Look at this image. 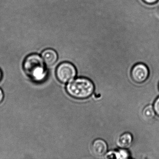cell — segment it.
Wrapping results in <instances>:
<instances>
[{"label":"cell","mask_w":159,"mask_h":159,"mask_svg":"<svg viewBox=\"0 0 159 159\" xmlns=\"http://www.w3.org/2000/svg\"><path fill=\"white\" fill-rule=\"evenodd\" d=\"M66 91L73 98L86 99L93 94L94 91V85L87 78H78L68 83L66 85Z\"/></svg>","instance_id":"6da1fadb"},{"label":"cell","mask_w":159,"mask_h":159,"mask_svg":"<svg viewBox=\"0 0 159 159\" xmlns=\"http://www.w3.org/2000/svg\"><path fill=\"white\" fill-rule=\"evenodd\" d=\"M44 61L42 57L37 54L30 55L25 59L24 69L27 75L34 81L40 82L46 76Z\"/></svg>","instance_id":"7a4b0ae2"},{"label":"cell","mask_w":159,"mask_h":159,"mask_svg":"<svg viewBox=\"0 0 159 159\" xmlns=\"http://www.w3.org/2000/svg\"><path fill=\"white\" fill-rule=\"evenodd\" d=\"M76 75V68L69 62H63L57 68V78L59 81L63 83H67L72 80Z\"/></svg>","instance_id":"3957f363"},{"label":"cell","mask_w":159,"mask_h":159,"mask_svg":"<svg viewBox=\"0 0 159 159\" xmlns=\"http://www.w3.org/2000/svg\"><path fill=\"white\" fill-rule=\"evenodd\" d=\"M132 80L137 83H143L149 76V70L147 66L142 63L135 65L131 71Z\"/></svg>","instance_id":"277c9868"},{"label":"cell","mask_w":159,"mask_h":159,"mask_svg":"<svg viewBox=\"0 0 159 159\" xmlns=\"http://www.w3.org/2000/svg\"><path fill=\"white\" fill-rule=\"evenodd\" d=\"M93 153L98 157L103 156L107 151L108 146L107 142L101 139H98L93 141L91 146Z\"/></svg>","instance_id":"5b68a950"},{"label":"cell","mask_w":159,"mask_h":159,"mask_svg":"<svg viewBox=\"0 0 159 159\" xmlns=\"http://www.w3.org/2000/svg\"><path fill=\"white\" fill-rule=\"evenodd\" d=\"M41 57L44 63L48 66L54 65L58 59L57 53L55 50L52 49L44 50L42 53Z\"/></svg>","instance_id":"8992f818"},{"label":"cell","mask_w":159,"mask_h":159,"mask_svg":"<svg viewBox=\"0 0 159 159\" xmlns=\"http://www.w3.org/2000/svg\"><path fill=\"white\" fill-rule=\"evenodd\" d=\"M133 138L129 133H125L121 135L117 139V145L122 148H127L131 147L133 143Z\"/></svg>","instance_id":"52a82bcc"},{"label":"cell","mask_w":159,"mask_h":159,"mask_svg":"<svg viewBox=\"0 0 159 159\" xmlns=\"http://www.w3.org/2000/svg\"><path fill=\"white\" fill-rule=\"evenodd\" d=\"M142 115L147 120H152L155 115V111L153 107L150 105L146 106L142 111Z\"/></svg>","instance_id":"ba28073f"},{"label":"cell","mask_w":159,"mask_h":159,"mask_svg":"<svg viewBox=\"0 0 159 159\" xmlns=\"http://www.w3.org/2000/svg\"><path fill=\"white\" fill-rule=\"evenodd\" d=\"M118 152H116L117 154H115L116 155V158H120V159H125L127 158L129 156V153L125 149H120L118 151ZM115 155V156H116Z\"/></svg>","instance_id":"9c48e42d"},{"label":"cell","mask_w":159,"mask_h":159,"mask_svg":"<svg viewBox=\"0 0 159 159\" xmlns=\"http://www.w3.org/2000/svg\"><path fill=\"white\" fill-rule=\"evenodd\" d=\"M153 107L155 113L159 116V97H158L154 101Z\"/></svg>","instance_id":"30bf717a"},{"label":"cell","mask_w":159,"mask_h":159,"mask_svg":"<svg viewBox=\"0 0 159 159\" xmlns=\"http://www.w3.org/2000/svg\"><path fill=\"white\" fill-rule=\"evenodd\" d=\"M143 1L147 4H152L156 3L159 0H143Z\"/></svg>","instance_id":"8fae6325"},{"label":"cell","mask_w":159,"mask_h":159,"mask_svg":"<svg viewBox=\"0 0 159 159\" xmlns=\"http://www.w3.org/2000/svg\"><path fill=\"white\" fill-rule=\"evenodd\" d=\"M4 98V94L2 89L0 88V103H1Z\"/></svg>","instance_id":"7c38bea8"},{"label":"cell","mask_w":159,"mask_h":159,"mask_svg":"<svg viewBox=\"0 0 159 159\" xmlns=\"http://www.w3.org/2000/svg\"><path fill=\"white\" fill-rule=\"evenodd\" d=\"M2 78V73L1 71L0 70V80H1Z\"/></svg>","instance_id":"4fadbf2b"},{"label":"cell","mask_w":159,"mask_h":159,"mask_svg":"<svg viewBox=\"0 0 159 159\" xmlns=\"http://www.w3.org/2000/svg\"></svg>","instance_id":"5bb4252c"}]
</instances>
